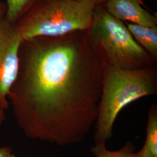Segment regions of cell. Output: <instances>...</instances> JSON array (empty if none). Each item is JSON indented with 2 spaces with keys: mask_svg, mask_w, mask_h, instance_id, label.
<instances>
[{
  "mask_svg": "<svg viewBox=\"0 0 157 157\" xmlns=\"http://www.w3.org/2000/svg\"><path fill=\"white\" fill-rule=\"evenodd\" d=\"M1 16H2V10H1V8H0V21H1Z\"/></svg>",
  "mask_w": 157,
  "mask_h": 157,
  "instance_id": "obj_14",
  "label": "cell"
},
{
  "mask_svg": "<svg viewBox=\"0 0 157 157\" xmlns=\"http://www.w3.org/2000/svg\"><path fill=\"white\" fill-rule=\"evenodd\" d=\"M124 23L135 41L148 54L157 59V27Z\"/></svg>",
  "mask_w": 157,
  "mask_h": 157,
  "instance_id": "obj_7",
  "label": "cell"
},
{
  "mask_svg": "<svg viewBox=\"0 0 157 157\" xmlns=\"http://www.w3.org/2000/svg\"><path fill=\"white\" fill-rule=\"evenodd\" d=\"M6 108L3 106V105L0 102V125L4 121V119L6 118V114H5V110Z\"/></svg>",
  "mask_w": 157,
  "mask_h": 157,
  "instance_id": "obj_13",
  "label": "cell"
},
{
  "mask_svg": "<svg viewBox=\"0 0 157 157\" xmlns=\"http://www.w3.org/2000/svg\"><path fill=\"white\" fill-rule=\"evenodd\" d=\"M133 157H157V106L153 104L148 112L145 143Z\"/></svg>",
  "mask_w": 157,
  "mask_h": 157,
  "instance_id": "obj_8",
  "label": "cell"
},
{
  "mask_svg": "<svg viewBox=\"0 0 157 157\" xmlns=\"http://www.w3.org/2000/svg\"><path fill=\"white\" fill-rule=\"evenodd\" d=\"M74 1L89 3V4H91L92 5H94L95 6H104L105 4V3L107 1V0H74Z\"/></svg>",
  "mask_w": 157,
  "mask_h": 157,
  "instance_id": "obj_12",
  "label": "cell"
},
{
  "mask_svg": "<svg viewBox=\"0 0 157 157\" xmlns=\"http://www.w3.org/2000/svg\"><path fill=\"white\" fill-rule=\"evenodd\" d=\"M107 12L124 22L157 27V17L142 7L140 0H107Z\"/></svg>",
  "mask_w": 157,
  "mask_h": 157,
  "instance_id": "obj_6",
  "label": "cell"
},
{
  "mask_svg": "<svg viewBox=\"0 0 157 157\" xmlns=\"http://www.w3.org/2000/svg\"><path fill=\"white\" fill-rule=\"evenodd\" d=\"M0 157H17V156L12 152L11 147L4 146L0 147Z\"/></svg>",
  "mask_w": 157,
  "mask_h": 157,
  "instance_id": "obj_11",
  "label": "cell"
},
{
  "mask_svg": "<svg viewBox=\"0 0 157 157\" xmlns=\"http://www.w3.org/2000/svg\"><path fill=\"white\" fill-rule=\"evenodd\" d=\"M91 44L105 65L137 69L155 65L157 59L133 39L126 23L96 6L93 22L87 31Z\"/></svg>",
  "mask_w": 157,
  "mask_h": 157,
  "instance_id": "obj_3",
  "label": "cell"
},
{
  "mask_svg": "<svg viewBox=\"0 0 157 157\" xmlns=\"http://www.w3.org/2000/svg\"><path fill=\"white\" fill-rule=\"evenodd\" d=\"M7 2V18L9 21H14L23 12L28 11L39 0H6Z\"/></svg>",
  "mask_w": 157,
  "mask_h": 157,
  "instance_id": "obj_10",
  "label": "cell"
},
{
  "mask_svg": "<svg viewBox=\"0 0 157 157\" xmlns=\"http://www.w3.org/2000/svg\"><path fill=\"white\" fill-rule=\"evenodd\" d=\"M157 93L155 65L137 69L106 65L95 123V143L106 142L112 137L115 119L124 107L144 97Z\"/></svg>",
  "mask_w": 157,
  "mask_h": 157,
  "instance_id": "obj_2",
  "label": "cell"
},
{
  "mask_svg": "<svg viewBox=\"0 0 157 157\" xmlns=\"http://www.w3.org/2000/svg\"><path fill=\"white\" fill-rule=\"evenodd\" d=\"M24 40L17 29L0 21V102L8 108V95L17 78L20 50Z\"/></svg>",
  "mask_w": 157,
  "mask_h": 157,
  "instance_id": "obj_5",
  "label": "cell"
},
{
  "mask_svg": "<svg viewBox=\"0 0 157 157\" xmlns=\"http://www.w3.org/2000/svg\"><path fill=\"white\" fill-rule=\"evenodd\" d=\"M8 95L19 127L30 139L68 146L94 125L106 66L87 31L24 41Z\"/></svg>",
  "mask_w": 157,
  "mask_h": 157,
  "instance_id": "obj_1",
  "label": "cell"
},
{
  "mask_svg": "<svg viewBox=\"0 0 157 157\" xmlns=\"http://www.w3.org/2000/svg\"><path fill=\"white\" fill-rule=\"evenodd\" d=\"M135 147L131 141H127L122 148L117 151L107 150L105 142L95 143L91 148L93 157H133Z\"/></svg>",
  "mask_w": 157,
  "mask_h": 157,
  "instance_id": "obj_9",
  "label": "cell"
},
{
  "mask_svg": "<svg viewBox=\"0 0 157 157\" xmlns=\"http://www.w3.org/2000/svg\"><path fill=\"white\" fill-rule=\"evenodd\" d=\"M96 6L74 0H39L16 28L24 41L87 31Z\"/></svg>",
  "mask_w": 157,
  "mask_h": 157,
  "instance_id": "obj_4",
  "label": "cell"
}]
</instances>
